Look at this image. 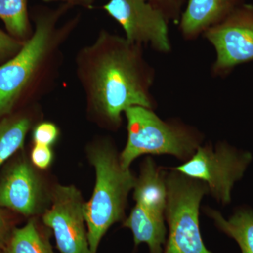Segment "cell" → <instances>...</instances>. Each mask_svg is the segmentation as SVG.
<instances>
[{
    "mask_svg": "<svg viewBox=\"0 0 253 253\" xmlns=\"http://www.w3.org/2000/svg\"><path fill=\"white\" fill-rule=\"evenodd\" d=\"M75 66L88 111L105 126L117 129L132 106H157L151 93L156 72L141 44L102 30L78 51Z\"/></svg>",
    "mask_w": 253,
    "mask_h": 253,
    "instance_id": "1",
    "label": "cell"
},
{
    "mask_svg": "<svg viewBox=\"0 0 253 253\" xmlns=\"http://www.w3.org/2000/svg\"><path fill=\"white\" fill-rule=\"evenodd\" d=\"M71 6L39 8L34 29L13 57L0 65V118L24 101H39L54 88L63 63V49L80 22L79 16L61 23Z\"/></svg>",
    "mask_w": 253,
    "mask_h": 253,
    "instance_id": "2",
    "label": "cell"
},
{
    "mask_svg": "<svg viewBox=\"0 0 253 253\" xmlns=\"http://www.w3.org/2000/svg\"><path fill=\"white\" fill-rule=\"evenodd\" d=\"M88 154L96 182L90 200L84 203V217L91 252L96 253L109 228L124 217L126 199L136 177L129 168L123 167L109 141L91 145Z\"/></svg>",
    "mask_w": 253,
    "mask_h": 253,
    "instance_id": "3",
    "label": "cell"
},
{
    "mask_svg": "<svg viewBox=\"0 0 253 253\" xmlns=\"http://www.w3.org/2000/svg\"><path fill=\"white\" fill-rule=\"evenodd\" d=\"M124 114L127 139L120 161L126 168L145 154L171 155L187 161L204 139L196 128L176 120L163 121L153 109L132 106Z\"/></svg>",
    "mask_w": 253,
    "mask_h": 253,
    "instance_id": "4",
    "label": "cell"
},
{
    "mask_svg": "<svg viewBox=\"0 0 253 253\" xmlns=\"http://www.w3.org/2000/svg\"><path fill=\"white\" fill-rule=\"evenodd\" d=\"M166 183L169 233L163 253H212L205 246L199 225L200 204L209 192L207 185L174 169L166 174Z\"/></svg>",
    "mask_w": 253,
    "mask_h": 253,
    "instance_id": "5",
    "label": "cell"
},
{
    "mask_svg": "<svg viewBox=\"0 0 253 253\" xmlns=\"http://www.w3.org/2000/svg\"><path fill=\"white\" fill-rule=\"evenodd\" d=\"M252 154L240 151L226 142L200 146L184 164L173 168L184 175L203 181L209 192L223 205L231 201L234 184L244 175Z\"/></svg>",
    "mask_w": 253,
    "mask_h": 253,
    "instance_id": "6",
    "label": "cell"
},
{
    "mask_svg": "<svg viewBox=\"0 0 253 253\" xmlns=\"http://www.w3.org/2000/svg\"><path fill=\"white\" fill-rule=\"evenodd\" d=\"M203 36L216 51L213 77L225 78L236 66L253 61V5H240Z\"/></svg>",
    "mask_w": 253,
    "mask_h": 253,
    "instance_id": "7",
    "label": "cell"
},
{
    "mask_svg": "<svg viewBox=\"0 0 253 253\" xmlns=\"http://www.w3.org/2000/svg\"><path fill=\"white\" fill-rule=\"evenodd\" d=\"M84 208L76 186H55L51 207L43 214L42 221L52 230L60 253H91Z\"/></svg>",
    "mask_w": 253,
    "mask_h": 253,
    "instance_id": "8",
    "label": "cell"
},
{
    "mask_svg": "<svg viewBox=\"0 0 253 253\" xmlns=\"http://www.w3.org/2000/svg\"><path fill=\"white\" fill-rule=\"evenodd\" d=\"M103 9L119 23L127 41L162 54L170 52L169 23L149 0H109Z\"/></svg>",
    "mask_w": 253,
    "mask_h": 253,
    "instance_id": "9",
    "label": "cell"
},
{
    "mask_svg": "<svg viewBox=\"0 0 253 253\" xmlns=\"http://www.w3.org/2000/svg\"><path fill=\"white\" fill-rule=\"evenodd\" d=\"M42 199L39 178L26 161L13 164L0 180V208L34 215L41 210Z\"/></svg>",
    "mask_w": 253,
    "mask_h": 253,
    "instance_id": "10",
    "label": "cell"
},
{
    "mask_svg": "<svg viewBox=\"0 0 253 253\" xmlns=\"http://www.w3.org/2000/svg\"><path fill=\"white\" fill-rule=\"evenodd\" d=\"M244 0H187L178 23L184 40L195 41L225 19Z\"/></svg>",
    "mask_w": 253,
    "mask_h": 253,
    "instance_id": "11",
    "label": "cell"
},
{
    "mask_svg": "<svg viewBox=\"0 0 253 253\" xmlns=\"http://www.w3.org/2000/svg\"><path fill=\"white\" fill-rule=\"evenodd\" d=\"M133 189L136 205L155 215L165 217L168 199L166 173L158 167L152 158L144 160Z\"/></svg>",
    "mask_w": 253,
    "mask_h": 253,
    "instance_id": "12",
    "label": "cell"
},
{
    "mask_svg": "<svg viewBox=\"0 0 253 253\" xmlns=\"http://www.w3.org/2000/svg\"><path fill=\"white\" fill-rule=\"evenodd\" d=\"M165 220L166 218L155 215L136 205L123 225L132 232L136 246L144 243L149 246L150 253H163L167 234Z\"/></svg>",
    "mask_w": 253,
    "mask_h": 253,
    "instance_id": "13",
    "label": "cell"
},
{
    "mask_svg": "<svg viewBox=\"0 0 253 253\" xmlns=\"http://www.w3.org/2000/svg\"><path fill=\"white\" fill-rule=\"evenodd\" d=\"M216 226L226 235L235 240L241 253H253V210L251 208H238L228 219L220 212L212 209L206 210Z\"/></svg>",
    "mask_w": 253,
    "mask_h": 253,
    "instance_id": "14",
    "label": "cell"
},
{
    "mask_svg": "<svg viewBox=\"0 0 253 253\" xmlns=\"http://www.w3.org/2000/svg\"><path fill=\"white\" fill-rule=\"evenodd\" d=\"M33 119L28 114L0 118V167L24 145Z\"/></svg>",
    "mask_w": 253,
    "mask_h": 253,
    "instance_id": "15",
    "label": "cell"
},
{
    "mask_svg": "<svg viewBox=\"0 0 253 253\" xmlns=\"http://www.w3.org/2000/svg\"><path fill=\"white\" fill-rule=\"evenodd\" d=\"M5 253H55L49 239L34 220L10 234Z\"/></svg>",
    "mask_w": 253,
    "mask_h": 253,
    "instance_id": "16",
    "label": "cell"
},
{
    "mask_svg": "<svg viewBox=\"0 0 253 253\" xmlns=\"http://www.w3.org/2000/svg\"><path fill=\"white\" fill-rule=\"evenodd\" d=\"M0 19L8 33L20 41H26L33 33L28 0H0Z\"/></svg>",
    "mask_w": 253,
    "mask_h": 253,
    "instance_id": "17",
    "label": "cell"
},
{
    "mask_svg": "<svg viewBox=\"0 0 253 253\" xmlns=\"http://www.w3.org/2000/svg\"><path fill=\"white\" fill-rule=\"evenodd\" d=\"M34 144L51 146L59 139L60 131L56 124L51 122H40L33 128Z\"/></svg>",
    "mask_w": 253,
    "mask_h": 253,
    "instance_id": "18",
    "label": "cell"
},
{
    "mask_svg": "<svg viewBox=\"0 0 253 253\" xmlns=\"http://www.w3.org/2000/svg\"><path fill=\"white\" fill-rule=\"evenodd\" d=\"M187 0H149L168 20V22L178 24L180 20L183 8Z\"/></svg>",
    "mask_w": 253,
    "mask_h": 253,
    "instance_id": "19",
    "label": "cell"
},
{
    "mask_svg": "<svg viewBox=\"0 0 253 253\" xmlns=\"http://www.w3.org/2000/svg\"><path fill=\"white\" fill-rule=\"evenodd\" d=\"M24 41L0 30V65L7 61L22 47Z\"/></svg>",
    "mask_w": 253,
    "mask_h": 253,
    "instance_id": "20",
    "label": "cell"
},
{
    "mask_svg": "<svg viewBox=\"0 0 253 253\" xmlns=\"http://www.w3.org/2000/svg\"><path fill=\"white\" fill-rule=\"evenodd\" d=\"M54 154L51 146L34 144L31 153L32 163L36 168L46 169L51 166Z\"/></svg>",
    "mask_w": 253,
    "mask_h": 253,
    "instance_id": "21",
    "label": "cell"
},
{
    "mask_svg": "<svg viewBox=\"0 0 253 253\" xmlns=\"http://www.w3.org/2000/svg\"><path fill=\"white\" fill-rule=\"evenodd\" d=\"M10 234L11 233H10L9 221L0 208V247L4 245L6 246Z\"/></svg>",
    "mask_w": 253,
    "mask_h": 253,
    "instance_id": "22",
    "label": "cell"
},
{
    "mask_svg": "<svg viewBox=\"0 0 253 253\" xmlns=\"http://www.w3.org/2000/svg\"><path fill=\"white\" fill-rule=\"evenodd\" d=\"M47 2H51V1H61L62 4H68L71 7L73 6H81L86 9H91L95 0H44Z\"/></svg>",
    "mask_w": 253,
    "mask_h": 253,
    "instance_id": "23",
    "label": "cell"
},
{
    "mask_svg": "<svg viewBox=\"0 0 253 253\" xmlns=\"http://www.w3.org/2000/svg\"><path fill=\"white\" fill-rule=\"evenodd\" d=\"M0 253H1V252H0Z\"/></svg>",
    "mask_w": 253,
    "mask_h": 253,
    "instance_id": "24",
    "label": "cell"
}]
</instances>
